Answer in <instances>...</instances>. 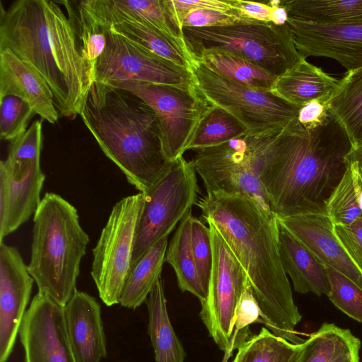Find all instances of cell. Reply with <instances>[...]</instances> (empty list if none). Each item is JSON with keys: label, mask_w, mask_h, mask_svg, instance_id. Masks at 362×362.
<instances>
[{"label": "cell", "mask_w": 362, "mask_h": 362, "mask_svg": "<svg viewBox=\"0 0 362 362\" xmlns=\"http://www.w3.org/2000/svg\"><path fill=\"white\" fill-rule=\"evenodd\" d=\"M197 205L246 272L265 327L293 344L303 343L296 331L302 316L280 258L277 217H268L250 198L240 194L206 193Z\"/></svg>", "instance_id": "obj_1"}, {"label": "cell", "mask_w": 362, "mask_h": 362, "mask_svg": "<svg viewBox=\"0 0 362 362\" xmlns=\"http://www.w3.org/2000/svg\"><path fill=\"white\" fill-rule=\"evenodd\" d=\"M353 145L329 115L315 129L297 118L270 146L259 178L276 217L327 215V204L346 173Z\"/></svg>", "instance_id": "obj_2"}, {"label": "cell", "mask_w": 362, "mask_h": 362, "mask_svg": "<svg viewBox=\"0 0 362 362\" xmlns=\"http://www.w3.org/2000/svg\"><path fill=\"white\" fill-rule=\"evenodd\" d=\"M33 66L51 88L62 117L80 115L92 85L74 29L57 1L17 0L1 5L0 50Z\"/></svg>", "instance_id": "obj_3"}, {"label": "cell", "mask_w": 362, "mask_h": 362, "mask_svg": "<svg viewBox=\"0 0 362 362\" xmlns=\"http://www.w3.org/2000/svg\"><path fill=\"white\" fill-rule=\"evenodd\" d=\"M79 115L105 155L139 192L172 163L163 154L154 111L133 93L93 81Z\"/></svg>", "instance_id": "obj_4"}, {"label": "cell", "mask_w": 362, "mask_h": 362, "mask_svg": "<svg viewBox=\"0 0 362 362\" xmlns=\"http://www.w3.org/2000/svg\"><path fill=\"white\" fill-rule=\"evenodd\" d=\"M28 270L38 293L64 306L76 290L80 264L89 242L74 206L47 192L33 215Z\"/></svg>", "instance_id": "obj_5"}, {"label": "cell", "mask_w": 362, "mask_h": 362, "mask_svg": "<svg viewBox=\"0 0 362 362\" xmlns=\"http://www.w3.org/2000/svg\"><path fill=\"white\" fill-rule=\"evenodd\" d=\"M282 130L247 134L196 151L192 161L206 193L245 196L268 217H276L259 173L271 145Z\"/></svg>", "instance_id": "obj_6"}, {"label": "cell", "mask_w": 362, "mask_h": 362, "mask_svg": "<svg viewBox=\"0 0 362 362\" xmlns=\"http://www.w3.org/2000/svg\"><path fill=\"white\" fill-rule=\"evenodd\" d=\"M182 33L190 52L221 48L235 53L278 77L302 57L286 24L252 19L221 26L183 27Z\"/></svg>", "instance_id": "obj_7"}, {"label": "cell", "mask_w": 362, "mask_h": 362, "mask_svg": "<svg viewBox=\"0 0 362 362\" xmlns=\"http://www.w3.org/2000/svg\"><path fill=\"white\" fill-rule=\"evenodd\" d=\"M42 120L32 123L11 141L0 162V241L16 230L35 213L45 180L40 165Z\"/></svg>", "instance_id": "obj_8"}, {"label": "cell", "mask_w": 362, "mask_h": 362, "mask_svg": "<svg viewBox=\"0 0 362 362\" xmlns=\"http://www.w3.org/2000/svg\"><path fill=\"white\" fill-rule=\"evenodd\" d=\"M189 69L201 95L237 119L249 134L281 130L297 118V107L221 75L193 55Z\"/></svg>", "instance_id": "obj_9"}, {"label": "cell", "mask_w": 362, "mask_h": 362, "mask_svg": "<svg viewBox=\"0 0 362 362\" xmlns=\"http://www.w3.org/2000/svg\"><path fill=\"white\" fill-rule=\"evenodd\" d=\"M107 84L133 93L154 111L158 121L163 152L170 162L183 156L202 122L214 107L194 84L172 86L132 81Z\"/></svg>", "instance_id": "obj_10"}, {"label": "cell", "mask_w": 362, "mask_h": 362, "mask_svg": "<svg viewBox=\"0 0 362 362\" xmlns=\"http://www.w3.org/2000/svg\"><path fill=\"white\" fill-rule=\"evenodd\" d=\"M144 202L142 192L118 201L93 249L90 274L100 298L107 306L120 303L132 267Z\"/></svg>", "instance_id": "obj_11"}, {"label": "cell", "mask_w": 362, "mask_h": 362, "mask_svg": "<svg viewBox=\"0 0 362 362\" xmlns=\"http://www.w3.org/2000/svg\"><path fill=\"white\" fill-rule=\"evenodd\" d=\"M199 188L194 163L183 156L145 192L132 265L148 249L169 235L176 225L197 204Z\"/></svg>", "instance_id": "obj_12"}, {"label": "cell", "mask_w": 362, "mask_h": 362, "mask_svg": "<svg viewBox=\"0 0 362 362\" xmlns=\"http://www.w3.org/2000/svg\"><path fill=\"white\" fill-rule=\"evenodd\" d=\"M98 22L103 26L105 46L92 65L93 81L107 84L132 81L172 86L194 84L189 69L160 57Z\"/></svg>", "instance_id": "obj_13"}, {"label": "cell", "mask_w": 362, "mask_h": 362, "mask_svg": "<svg viewBox=\"0 0 362 362\" xmlns=\"http://www.w3.org/2000/svg\"><path fill=\"white\" fill-rule=\"evenodd\" d=\"M208 223L213 252L208 296L202 304L200 317L209 336L227 353L238 303L249 279L221 233L209 219Z\"/></svg>", "instance_id": "obj_14"}, {"label": "cell", "mask_w": 362, "mask_h": 362, "mask_svg": "<svg viewBox=\"0 0 362 362\" xmlns=\"http://www.w3.org/2000/svg\"><path fill=\"white\" fill-rule=\"evenodd\" d=\"M25 362H76L65 327L64 306L45 294L33 298L20 331Z\"/></svg>", "instance_id": "obj_15"}, {"label": "cell", "mask_w": 362, "mask_h": 362, "mask_svg": "<svg viewBox=\"0 0 362 362\" xmlns=\"http://www.w3.org/2000/svg\"><path fill=\"white\" fill-rule=\"evenodd\" d=\"M35 280L18 250L0 244V362L11 356Z\"/></svg>", "instance_id": "obj_16"}, {"label": "cell", "mask_w": 362, "mask_h": 362, "mask_svg": "<svg viewBox=\"0 0 362 362\" xmlns=\"http://www.w3.org/2000/svg\"><path fill=\"white\" fill-rule=\"evenodd\" d=\"M286 25L302 58H332L347 71L362 67V23L321 25L288 16Z\"/></svg>", "instance_id": "obj_17"}, {"label": "cell", "mask_w": 362, "mask_h": 362, "mask_svg": "<svg viewBox=\"0 0 362 362\" xmlns=\"http://www.w3.org/2000/svg\"><path fill=\"white\" fill-rule=\"evenodd\" d=\"M279 223L326 267L344 275L362 289V268L336 236L327 215L277 217Z\"/></svg>", "instance_id": "obj_18"}, {"label": "cell", "mask_w": 362, "mask_h": 362, "mask_svg": "<svg viewBox=\"0 0 362 362\" xmlns=\"http://www.w3.org/2000/svg\"><path fill=\"white\" fill-rule=\"evenodd\" d=\"M81 1L98 21L160 57L189 68L192 55L185 40L169 37L151 25L123 13L113 6L110 0Z\"/></svg>", "instance_id": "obj_19"}, {"label": "cell", "mask_w": 362, "mask_h": 362, "mask_svg": "<svg viewBox=\"0 0 362 362\" xmlns=\"http://www.w3.org/2000/svg\"><path fill=\"white\" fill-rule=\"evenodd\" d=\"M68 340L76 362H100L107 356L100 305L77 289L64 306Z\"/></svg>", "instance_id": "obj_20"}, {"label": "cell", "mask_w": 362, "mask_h": 362, "mask_svg": "<svg viewBox=\"0 0 362 362\" xmlns=\"http://www.w3.org/2000/svg\"><path fill=\"white\" fill-rule=\"evenodd\" d=\"M6 95L22 98L35 114L51 124L59 119L54 95L47 81L33 66L8 49L0 50V98Z\"/></svg>", "instance_id": "obj_21"}, {"label": "cell", "mask_w": 362, "mask_h": 362, "mask_svg": "<svg viewBox=\"0 0 362 362\" xmlns=\"http://www.w3.org/2000/svg\"><path fill=\"white\" fill-rule=\"evenodd\" d=\"M340 86L341 78L329 75L321 68L302 58L276 78L271 92L300 108L315 100L327 105Z\"/></svg>", "instance_id": "obj_22"}, {"label": "cell", "mask_w": 362, "mask_h": 362, "mask_svg": "<svg viewBox=\"0 0 362 362\" xmlns=\"http://www.w3.org/2000/svg\"><path fill=\"white\" fill-rule=\"evenodd\" d=\"M279 254L285 272L294 290L300 294L328 296L330 284L327 268L317 257L279 223Z\"/></svg>", "instance_id": "obj_23"}, {"label": "cell", "mask_w": 362, "mask_h": 362, "mask_svg": "<svg viewBox=\"0 0 362 362\" xmlns=\"http://www.w3.org/2000/svg\"><path fill=\"white\" fill-rule=\"evenodd\" d=\"M146 303L148 313V333L156 362H184L186 354L169 318L161 278L149 293Z\"/></svg>", "instance_id": "obj_24"}, {"label": "cell", "mask_w": 362, "mask_h": 362, "mask_svg": "<svg viewBox=\"0 0 362 362\" xmlns=\"http://www.w3.org/2000/svg\"><path fill=\"white\" fill-rule=\"evenodd\" d=\"M360 348L349 329L325 322L305 341L298 362H359Z\"/></svg>", "instance_id": "obj_25"}, {"label": "cell", "mask_w": 362, "mask_h": 362, "mask_svg": "<svg viewBox=\"0 0 362 362\" xmlns=\"http://www.w3.org/2000/svg\"><path fill=\"white\" fill-rule=\"evenodd\" d=\"M191 54L214 71L258 90L271 92L277 78L246 59L221 48L201 49Z\"/></svg>", "instance_id": "obj_26"}, {"label": "cell", "mask_w": 362, "mask_h": 362, "mask_svg": "<svg viewBox=\"0 0 362 362\" xmlns=\"http://www.w3.org/2000/svg\"><path fill=\"white\" fill-rule=\"evenodd\" d=\"M168 245V236L148 249L132 265L120 300L122 307L134 310L146 303L161 278Z\"/></svg>", "instance_id": "obj_27"}, {"label": "cell", "mask_w": 362, "mask_h": 362, "mask_svg": "<svg viewBox=\"0 0 362 362\" xmlns=\"http://www.w3.org/2000/svg\"><path fill=\"white\" fill-rule=\"evenodd\" d=\"M192 217L191 209L180 222L168 245L165 262L174 269L180 289L191 293L202 304L206 301L207 294L200 283L192 249Z\"/></svg>", "instance_id": "obj_28"}, {"label": "cell", "mask_w": 362, "mask_h": 362, "mask_svg": "<svg viewBox=\"0 0 362 362\" xmlns=\"http://www.w3.org/2000/svg\"><path fill=\"white\" fill-rule=\"evenodd\" d=\"M289 17L321 25L362 23V0H283Z\"/></svg>", "instance_id": "obj_29"}, {"label": "cell", "mask_w": 362, "mask_h": 362, "mask_svg": "<svg viewBox=\"0 0 362 362\" xmlns=\"http://www.w3.org/2000/svg\"><path fill=\"white\" fill-rule=\"evenodd\" d=\"M327 105L352 145L362 141V67L346 71L341 78L338 92Z\"/></svg>", "instance_id": "obj_30"}, {"label": "cell", "mask_w": 362, "mask_h": 362, "mask_svg": "<svg viewBox=\"0 0 362 362\" xmlns=\"http://www.w3.org/2000/svg\"><path fill=\"white\" fill-rule=\"evenodd\" d=\"M304 342L293 344L262 327L238 347L233 362H298Z\"/></svg>", "instance_id": "obj_31"}, {"label": "cell", "mask_w": 362, "mask_h": 362, "mask_svg": "<svg viewBox=\"0 0 362 362\" xmlns=\"http://www.w3.org/2000/svg\"><path fill=\"white\" fill-rule=\"evenodd\" d=\"M327 215L334 225H347L362 217V180L349 163L341 180L329 198Z\"/></svg>", "instance_id": "obj_32"}, {"label": "cell", "mask_w": 362, "mask_h": 362, "mask_svg": "<svg viewBox=\"0 0 362 362\" xmlns=\"http://www.w3.org/2000/svg\"><path fill=\"white\" fill-rule=\"evenodd\" d=\"M57 1L66 10L82 55L89 64L91 70L93 64L101 54L105 46L103 26L84 7L81 0Z\"/></svg>", "instance_id": "obj_33"}, {"label": "cell", "mask_w": 362, "mask_h": 362, "mask_svg": "<svg viewBox=\"0 0 362 362\" xmlns=\"http://www.w3.org/2000/svg\"><path fill=\"white\" fill-rule=\"evenodd\" d=\"M243 124L224 110L214 107L202 122L188 150H199L247 134Z\"/></svg>", "instance_id": "obj_34"}, {"label": "cell", "mask_w": 362, "mask_h": 362, "mask_svg": "<svg viewBox=\"0 0 362 362\" xmlns=\"http://www.w3.org/2000/svg\"><path fill=\"white\" fill-rule=\"evenodd\" d=\"M110 2L119 11L151 25L169 37L185 40L182 33L172 22L163 0H110Z\"/></svg>", "instance_id": "obj_35"}, {"label": "cell", "mask_w": 362, "mask_h": 362, "mask_svg": "<svg viewBox=\"0 0 362 362\" xmlns=\"http://www.w3.org/2000/svg\"><path fill=\"white\" fill-rule=\"evenodd\" d=\"M33 110L22 98L15 95L0 98V138L13 141L26 130Z\"/></svg>", "instance_id": "obj_36"}, {"label": "cell", "mask_w": 362, "mask_h": 362, "mask_svg": "<svg viewBox=\"0 0 362 362\" xmlns=\"http://www.w3.org/2000/svg\"><path fill=\"white\" fill-rule=\"evenodd\" d=\"M327 272L331 302L349 317L362 322V289L341 273L329 268Z\"/></svg>", "instance_id": "obj_37"}, {"label": "cell", "mask_w": 362, "mask_h": 362, "mask_svg": "<svg viewBox=\"0 0 362 362\" xmlns=\"http://www.w3.org/2000/svg\"><path fill=\"white\" fill-rule=\"evenodd\" d=\"M260 314L249 281L236 307L229 349L222 362H227L233 350L249 339V326L261 318Z\"/></svg>", "instance_id": "obj_38"}, {"label": "cell", "mask_w": 362, "mask_h": 362, "mask_svg": "<svg viewBox=\"0 0 362 362\" xmlns=\"http://www.w3.org/2000/svg\"><path fill=\"white\" fill-rule=\"evenodd\" d=\"M191 240L200 283L208 296L213 262L210 230L194 216L191 223Z\"/></svg>", "instance_id": "obj_39"}, {"label": "cell", "mask_w": 362, "mask_h": 362, "mask_svg": "<svg viewBox=\"0 0 362 362\" xmlns=\"http://www.w3.org/2000/svg\"><path fill=\"white\" fill-rule=\"evenodd\" d=\"M163 4L172 22L181 33L183 19L192 10L236 11L235 0H163Z\"/></svg>", "instance_id": "obj_40"}, {"label": "cell", "mask_w": 362, "mask_h": 362, "mask_svg": "<svg viewBox=\"0 0 362 362\" xmlns=\"http://www.w3.org/2000/svg\"><path fill=\"white\" fill-rule=\"evenodd\" d=\"M248 20L237 11H218L198 8L189 11L184 18L183 27H214L231 25Z\"/></svg>", "instance_id": "obj_41"}, {"label": "cell", "mask_w": 362, "mask_h": 362, "mask_svg": "<svg viewBox=\"0 0 362 362\" xmlns=\"http://www.w3.org/2000/svg\"><path fill=\"white\" fill-rule=\"evenodd\" d=\"M334 231L349 255L362 268V217L350 224H334Z\"/></svg>", "instance_id": "obj_42"}, {"label": "cell", "mask_w": 362, "mask_h": 362, "mask_svg": "<svg viewBox=\"0 0 362 362\" xmlns=\"http://www.w3.org/2000/svg\"><path fill=\"white\" fill-rule=\"evenodd\" d=\"M329 115L328 105L315 100L299 108L297 120L307 129H315L323 124Z\"/></svg>", "instance_id": "obj_43"}, {"label": "cell", "mask_w": 362, "mask_h": 362, "mask_svg": "<svg viewBox=\"0 0 362 362\" xmlns=\"http://www.w3.org/2000/svg\"><path fill=\"white\" fill-rule=\"evenodd\" d=\"M279 1L256 2L235 0V10L243 17L264 22H272V13Z\"/></svg>", "instance_id": "obj_44"}, {"label": "cell", "mask_w": 362, "mask_h": 362, "mask_svg": "<svg viewBox=\"0 0 362 362\" xmlns=\"http://www.w3.org/2000/svg\"><path fill=\"white\" fill-rule=\"evenodd\" d=\"M346 160L348 163L355 165L362 180V141L352 146Z\"/></svg>", "instance_id": "obj_45"}, {"label": "cell", "mask_w": 362, "mask_h": 362, "mask_svg": "<svg viewBox=\"0 0 362 362\" xmlns=\"http://www.w3.org/2000/svg\"><path fill=\"white\" fill-rule=\"evenodd\" d=\"M288 18L287 11L281 5V1H279V3L274 9L271 23L276 25H284L286 24Z\"/></svg>", "instance_id": "obj_46"}]
</instances>
